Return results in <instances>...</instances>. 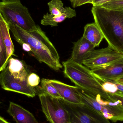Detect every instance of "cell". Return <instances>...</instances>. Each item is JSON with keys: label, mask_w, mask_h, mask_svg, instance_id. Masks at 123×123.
<instances>
[{"label": "cell", "mask_w": 123, "mask_h": 123, "mask_svg": "<svg viewBox=\"0 0 123 123\" xmlns=\"http://www.w3.org/2000/svg\"><path fill=\"white\" fill-rule=\"evenodd\" d=\"M41 86L42 92L54 98L63 100V98L57 89L50 82V80L43 79L41 81Z\"/></svg>", "instance_id": "obj_17"}, {"label": "cell", "mask_w": 123, "mask_h": 123, "mask_svg": "<svg viewBox=\"0 0 123 123\" xmlns=\"http://www.w3.org/2000/svg\"><path fill=\"white\" fill-rule=\"evenodd\" d=\"M69 113L70 123H111L109 120L83 105L61 100Z\"/></svg>", "instance_id": "obj_6"}, {"label": "cell", "mask_w": 123, "mask_h": 123, "mask_svg": "<svg viewBox=\"0 0 123 123\" xmlns=\"http://www.w3.org/2000/svg\"><path fill=\"white\" fill-rule=\"evenodd\" d=\"M0 123H11L8 122L7 121L4 119L3 118L0 116Z\"/></svg>", "instance_id": "obj_29"}, {"label": "cell", "mask_w": 123, "mask_h": 123, "mask_svg": "<svg viewBox=\"0 0 123 123\" xmlns=\"http://www.w3.org/2000/svg\"><path fill=\"white\" fill-rule=\"evenodd\" d=\"M65 7L66 10L62 15L59 16H55L50 14L47 13L43 16L41 24L44 26H56L59 23L63 21L66 19L71 18L76 16V13L74 9L69 6Z\"/></svg>", "instance_id": "obj_14"}, {"label": "cell", "mask_w": 123, "mask_h": 123, "mask_svg": "<svg viewBox=\"0 0 123 123\" xmlns=\"http://www.w3.org/2000/svg\"><path fill=\"white\" fill-rule=\"evenodd\" d=\"M7 112L16 123H39L32 113L13 102L9 103Z\"/></svg>", "instance_id": "obj_12"}, {"label": "cell", "mask_w": 123, "mask_h": 123, "mask_svg": "<svg viewBox=\"0 0 123 123\" xmlns=\"http://www.w3.org/2000/svg\"><path fill=\"white\" fill-rule=\"evenodd\" d=\"M101 83L103 89L108 94H115L119 91L117 86L113 82L108 81Z\"/></svg>", "instance_id": "obj_21"}, {"label": "cell", "mask_w": 123, "mask_h": 123, "mask_svg": "<svg viewBox=\"0 0 123 123\" xmlns=\"http://www.w3.org/2000/svg\"><path fill=\"white\" fill-rule=\"evenodd\" d=\"M110 0H93L92 4L93 5V6H101Z\"/></svg>", "instance_id": "obj_25"}, {"label": "cell", "mask_w": 123, "mask_h": 123, "mask_svg": "<svg viewBox=\"0 0 123 123\" xmlns=\"http://www.w3.org/2000/svg\"><path fill=\"white\" fill-rule=\"evenodd\" d=\"M6 50L3 40L2 39L0 31V72L6 66Z\"/></svg>", "instance_id": "obj_19"}, {"label": "cell", "mask_w": 123, "mask_h": 123, "mask_svg": "<svg viewBox=\"0 0 123 123\" xmlns=\"http://www.w3.org/2000/svg\"><path fill=\"white\" fill-rule=\"evenodd\" d=\"M62 63L64 76L76 86L92 94L99 95L103 98L112 99L111 95L104 90L101 81L89 68L69 59Z\"/></svg>", "instance_id": "obj_3"}, {"label": "cell", "mask_w": 123, "mask_h": 123, "mask_svg": "<svg viewBox=\"0 0 123 123\" xmlns=\"http://www.w3.org/2000/svg\"><path fill=\"white\" fill-rule=\"evenodd\" d=\"M40 78L39 76L34 73H31L28 75L27 82L28 84L32 87L37 86L40 82Z\"/></svg>", "instance_id": "obj_22"}, {"label": "cell", "mask_w": 123, "mask_h": 123, "mask_svg": "<svg viewBox=\"0 0 123 123\" xmlns=\"http://www.w3.org/2000/svg\"><path fill=\"white\" fill-rule=\"evenodd\" d=\"M21 45L22 46V49L24 51L28 52H31V49L30 45L28 44L24 43H23Z\"/></svg>", "instance_id": "obj_26"}, {"label": "cell", "mask_w": 123, "mask_h": 123, "mask_svg": "<svg viewBox=\"0 0 123 123\" xmlns=\"http://www.w3.org/2000/svg\"><path fill=\"white\" fill-rule=\"evenodd\" d=\"M50 83L57 89L63 101L71 104L83 105L76 90V86H71L55 80H50Z\"/></svg>", "instance_id": "obj_10"}, {"label": "cell", "mask_w": 123, "mask_h": 123, "mask_svg": "<svg viewBox=\"0 0 123 123\" xmlns=\"http://www.w3.org/2000/svg\"><path fill=\"white\" fill-rule=\"evenodd\" d=\"M1 1L3 2H8V1H14L17 0H0Z\"/></svg>", "instance_id": "obj_30"}, {"label": "cell", "mask_w": 123, "mask_h": 123, "mask_svg": "<svg viewBox=\"0 0 123 123\" xmlns=\"http://www.w3.org/2000/svg\"><path fill=\"white\" fill-rule=\"evenodd\" d=\"M7 66L10 74L14 79L21 81L27 80L29 74L22 61L11 57L8 60Z\"/></svg>", "instance_id": "obj_13"}, {"label": "cell", "mask_w": 123, "mask_h": 123, "mask_svg": "<svg viewBox=\"0 0 123 123\" xmlns=\"http://www.w3.org/2000/svg\"><path fill=\"white\" fill-rule=\"evenodd\" d=\"M0 13L6 23L17 25L26 31H32L37 26L28 9L22 4L20 0L0 1Z\"/></svg>", "instance_id": "obj_4"}, {"label": "cell", "mask_w": 123, "mask_h": 123, "mask_svg": "<svg viewBox=\"0 0 123 123\" xmlns=\"http://www.w3.org/2000/svg\"><path fill=\"white\" fill-rule=\"evenodd\" d=\"M92 12L108 45L123 55V10L117 11L94 6Z\"/></svg>", "instance_id": "obj_2"}, {"label": "cell", "mask_w": 123, "mask_h": 123, "mask_svg": "<svg viewBox=\"0 0 123 123\" xmlns=\"http://www.w3.org/2000/svg\"><path fill=\"white\" fill-rule=\"evenodd\" d=\"M51 15L55 16H61L66 10L61 0H52L48 3Z\"/></svg>", "instance_id": "obj_18"}, {"label": "cell", "mask_w": 123, "mask_h": 123, "mask_svg": "<svg viewBox=\"0 0 123 123\" xmlns=\"http://www.w3.org/2000/svg\"><path fill=\"white\" fill-rule=\"evenodd\" d=\"M7 24L15 40L21 45L24 43L29 44L31 52L39 62L55 71H60L63 68L56 48L39 26L28 31L12 23Z\"/></svg>", "instance_id": "obj_1"}, {"label": "cell", "mask_w": 123, "mask_h": 123, "mask_svg": "<svg viewBox=\"0 0 123 123\" xmlns=\"http://www.w3.org/2000/svg\"><path fill=\"white\" fill-rule=\"evenodd\" d=\"M90 70L95 76L102 82L114 81L123 76V58Z\"/></svg>", "instance_id": "obj_9"}, {"label": "cell", "mask_w": 123, "mask_h": 123, "mask_svg": "<svg viewBox=\"0 0 123 123\" xmlns=\"http://www.w3.org/2000/svg\"><path fill=\"white\" fill-rule=\"evenodd\" d=\"M95 47L83 37L74 43L71 58V61L82 64L83 61Z\"/></svg>", "instance_id": "obj_11"}, {"label": "cell", "mask_w": 123, "mask_h": 123, "mask_svg": "<svg viewBox=\"0 0 123 123\" xmlns=\"http://www.w3.org/2000/svg\"><path fill=\"white\" fill-rule=\"evenodd\" d=\"M69 1H71V3H72V1H74V0H69Z\"/></svg>", "instance_id": "obj_32"}, {"label": "cell", "mask_w": 123, "mask_h": 123, "mask_svg": "<svg viewBox=\"0 0 123 123\" xmlns=\"http://www.w3.org/2000/svg\"><path fill=\"white\" fill-rule=\"evenodd\" d=\"M110 94L114 99L118 100L119 102L123 108V97L120 95L117 92L115 94Z\"/></svg>", "instance_id": "obj_24"}, {"label": "cell", "mask_w": 123, "mask_h": 123, "mask_svg": "<svg viewBox=\"0 0 123 123\" xmlns=\"http://www.w3.org/2000/svg\"><path fill=\"white\" fill-rule=\"evenodd\" d=\"M93 0H74L72 2V5L74 8H75L86 4H92Z\"/></svg>", "instance_id": "obj_23"}, {"label": "cell", "mask_w": 123, "mask_h": 123, "mask_svg": "<svg viewBox=\"0 0 123 123\" xmlns=\"http://www.w3.org/2000/svg\"><path fill=\"white\" fill-rule=\"evenodd\" d=\"M82 37L95 47H98L104 39L102 32L95 23L87 24L85 25Z\"/></svg>", "instance_id": "obj_15"}, {"label": "cell", "mask_w": 123, "mask_h": 123, "mask_svg": "<svg viewBox=\"0 0 123 123\" xmlns=\"http://www.w3.org/2000/svg\"><path fill=\"white\" fill-rule=\"evenodd\" d=\"M100 6L111 10H123V0H111Z\"/></svg>", "instance_id": "obj_20"}, {"label": "cell", "mask_w": 123, "mask_h": 123, "mask_svg": "<svg viewBox=\"0 0 123 123\" xmlns=\"http://www.w3.org/2000/svg\"><path fill=\"white\" fill-rule=\"evenodd\" d=\"M38 95L43 112L50 123H70L69 113L61 100L42 91Z\"/></svg>", "instance_id": "obj_5"}, {"label": "cell", "mask_w": 123, "mask_h": 123, "mask_svg": "<svg viewBox=\"0 0 123 123\" xmlns=\"http://www.w3.org/2000/svg\"><path fill=\"white\" fill-rule=\"evenodd\" d=\"M123 58V54L114 50L108 45L107 47L91 51L83 61L82 64L90 69Z\"/></svg>", "instance_id": "obj_7"}, {"label": "cell", "mask_w": 123, "mask_h": 123, "mask_svg": "<svg viewBox=\"0 0 123 123\" xmlns=\"http://www.w3.org/2000/svg\"><path fill=\"white\" fill-rule=\"evenodd\" d=\"M113 82L116 85L118 91L123 92V85L121 84H120V83L116 82Z\"/></svg>", "instance_id": "obj_27"}, {"label": "cell", "mask_w": 123, "mask_h": 123, "mask_svg": "<svg viewBox=\"0 0 123 123\" xmlns=\"http://www.w3.org/2000/svg\"><path fill=\"white\" fill-rule=\"evenodd\" d=\"M0 72V85L3 89L22 94L29 97L36 96L37 91L34 87L30 86L27 80L21 81L14 79L9 73L7 66Z\"/></svg>", "instance_id": "obj_8"}, {"label": "cell", "mask_w": 123, "mask_h": 123, "mask_svg": "<svg viewBox=\"0 0 123 123\" xmlns=\"http://www.w3.org/2000/svg\"><path fill=\"white\" fill-rule=\"evenodd\" d=\"M114 81L116 82H118V83H120V84L123 85V76L119 78V79H118L117 80Z\"/></svg>", "instance_id": "obj_28"}, {"label": "cell", "mask_w": 123, "mask_h": 123, "mask_svg": "<svg viewBox=\"0 0 123 123\" xmlns=\"http://www.w3.org/2000/svg\"><path fill=\"white\" fill-rule=\"evenodd\" d=\"M117 92L120 95H121V96L123 97V92H120V91H118V92Z\"/></svg>", "instance_id": "obj_31"}, {"label": "cell", "mask_w": 123, "mask_h": 123, "mask_svg": "<svg viewBox=\"0 0 123 123\" xmlns=\"http://www.w3.org/2000/svg\"><path fill=\"white\" fill-rule=\"evenodd\" d=\"M9 30L8 24L0 13V31L2 39L6 48L7 63L9 58L13 55L14 50V46L10 37Z\"/></svg>", "instance_id": "obj_16"}]
</instances>
